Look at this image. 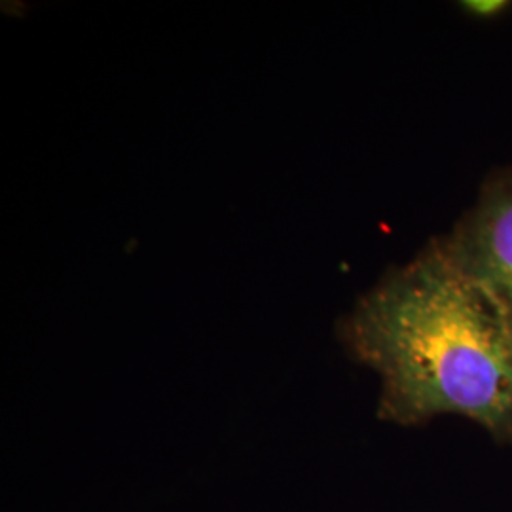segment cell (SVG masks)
Here are the masks:
<instances>
[{"mask_svg":"<svg viewBox=\"0 0 512 512\" xmlns=\"http://www.w3.org/2000/svg\"><path fill=\"white\" fill-rule=\"evenodd\" d=\"M342 338L382 376L384 420L461 414L511 433L512 329L440 239L357 302Z\"/></svg>","mask_w":512,"mask_h":512,"instance_id":"6da1fadb","label":"cell"},{"mask_svg":"<svg viewBox=\"0 0 512 512\" xmlns=\"http://www.w3.org/2000/svg\"><path fill=\"white\" fill-rule=\"evenodd\" d=\"M440 243L512 329V169L486 183L475 207Z\"/></svg>","mask_w":512,"mask_h":512,"instance_id":"7a4b0ae2","label":"cell"},{"mask_svg":"<svg viewBox=\"0 0 512 512\" xmlns=\"http://www.w3.org/2000/svg\"><path fill=\"white\" fill-rule=\"evenodd\" d=\"M467 12H473L478 16H494L497 12L505 10L509 4L507 2H499V0H488V2H465L463 4Z\"/></svg>","mask_w":512,"mask_h":512,"instance_id":"3957f363","label":"cell"}]
</instances>
